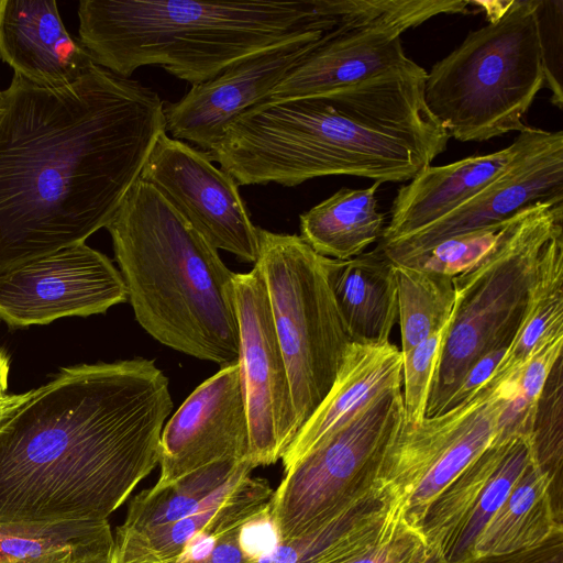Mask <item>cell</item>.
I'll return each instance as SVG.
<instances>
[{"instance_id": "42", "label": "cell", "mask_w": 563, "mask_h": 563, "mask_svg": "<svg viewBox=\"0 0 563 563\" xmlns=\"http://www.w3.org/2000/svg\"><path fill=\"white\" fill-rule=\"evenodd\" d=\"M96 563H120V562H119L117 552L113 549V551L111 553H109L108 555L99 559Z\"/></svg>"}, {"instance_id": "38", "label": "cell", "mask_w": 563, "mask_h": 563, "mask_svg": "<svg viewBox=\"0 0 563 563\" xmlns=\"http://www.w3.org/2000/svg\"><path fill=\"white\" fill-rule=\"evenodd\" d=\"M465 563H563V532L552 536L543 544L530 550L472 558Z\"/></svg>"}, {"instance_id": "1", "label": "cell", "mask_w": 563, "mask_h": 563, "mask_svg": "<svg viewBox=\"0 0 563 563\" xmlns=\"http://www.w3.org/2000/svg\"><path fill=\"white\" fill-rule=\"evenodd\" d=\"M158 93L98 65L0 91V273L106 228L166 132Z\"/></svg>"}, {"instance_id": "3", "label": "cell", "mask_w": 563, "mask_h": 563, "mask_svg": "<svg viewBox=\"0 0 563 563\" xmlns=\"http://www.w3.org/2000/svg\"><path fill=\"white\" fill-rule=\"evenodd\" d=\"M426 77L415 63L333 91L264 101L234 119L207 154L239 185L409 181L450 139L426 106Z\"/></svg>"}, {"instance_id": "41", "label": "cell", "mask_w": 563, "mask_h": 563, "mask_svg": "<svg viewBox=\"0 0 563 563\" xmlns=\"http://www.w3.org/2000/svg\"><path fill=\"white\" fill-rule=\"evenodd\" d=\"M9 376V358L0 351V398L7 395Z\"/></svg>"}, {"instance_id": "30", "label": "cell", "mask_w": 563, "mask_h": 563, "mask_svg": "<svg viewBox=\"0 0 563 563\" xmlns=\"http://www.w3.org/2000/svg\"><path fill=\"white\" fill-rule=\"evenodd\" d=\"M562 357L552 368L539 399L531 434L532 460L550 478L555 505L563 510Z\"/></svg>"}, {"instance_id": "25", "label": "cell", "mask_w": 563, "mask_h": 563, "mask_svg": "<svg viewBox=\"0 0 563 563\" xmlns=\"http://www.w3.org/2000/svg\"><path fill=\"white\" fill-rule=\"evenodd\" d=\"M562 519L551 481L532 460L485 526L472 558L537 548L563 532Z\"/></svg>"}, {"instance_id": "34", "label": "cell", "mask_w": 563, "mask_h": 563, "mask_svg": "<svg viewBox=\"0 0 563 563\" xmlns=\"http://www.w3.org/2000/svg\"><path fill=\"white\" fill-rule=\"evenodd\" d=\"M540 40L544 66V76L551 90V101L562 109V34H563V1L536 0Z\"/></svg>"}, {"instance_id": "9", "label": "cell", "mask_w": 563, "mask_h": 563, "mask_svg": "<svg viewBox=\"0 0 563 563\" xmlns=\"http://www.w3.org/2000/svg\"><path fill=\"white\" fill-rule=\"evenodd\" d=\"M404 420L401 385H396L287 468L269 500L282 541L320 527L373 487L382 456Z\"/></svg>"}, {"instance_id": "2", "label": "cell", "mask_w": 563, "mask_h": 563, "mask_svg": "<svg viewBox=\"0 0 563 563\" xmlns=\"http://www.w3.org/2000/svg\"><path fill=\"white\" fill-rule=\"evenodd\" d=\"M172 409L152 360L63 368L0 424V523L107 520L159 463Z\"/></svg>"}, {"instance_id": "37", "label": "cell", "mask_w": 563, "mask_h": 563, "mask_svg": "<svg viewBox=\"0 0 563 563\" xmlns=\"http://www.w3.org/2000/svg\"><path fill=\"white\" fill-rule=\"evenodd\" d=\"M508 347L488 351L478 357L465 372L442 412L450 410L476 395L492 378Z\"/></svg>"}, {"instance_id": "43", "label": "cell", "mask_w": 563, "mask_h": 563, "mask_svg": "<svg viewBox=\"0 0 563 563\" xmlns=\"http://www.w3.org/2000/svg\"><path fill=\"white\" fill-rule=\"evenodd\" d=\"M424 563H443V561L435 552L431 551L428 560Z\"/></svg>"}, {"instance_id": "5", "label": "cell", "mask_w": 563, "mask_h": 563, "mask_svg": "<svg viewBox=\"0 0 563 563\" xmlns=\"http://www.w3.org/2000/svg\"><path fill=\"white\" fill-rule=\"evenodd\" d=\"M106 229L141 327L187 355L238 362L234 273L218 250L140 177Z\"/></svg>"}, {"instance_id": "27", "label": "cell", "mask_w": 563, "mask_h": 563, "mask_svg": "<svg viewBox=\"0 0 563 563\" xmlns=\"http://www.w3.org/2000/svg\"><path fill=\"white\" fill-rule=\"evenodd\" d=\"M244 461L217 462L163 488L142 490L131 500L115 537L147 531L190 515L222 487Z\"/></svg>"}, {"instance_id": "17", "label": "cell", "mask_w": 563, "mask_h": 563, "mask_svg": "<svg viewBox=\"0 0 563 563\" xmlns=\"http://www.w3.org/2000/svg\"><path fill=\"white\" fill-rule=\"evenodd\" d=\"M249 445L244 385L235 362L201 383L163 428L161 472L152 488L217 462L247 460Z\"/></svg>"}, {"instance_id": "14", "label": "cell", "mask_w": 563, "mask_h": 563, "mask_svg": "<svg viewBox=\"0 0 563 563\" xmlns=\"http://www.w3.org/2000/svg\"><path fill=\"white\" fill-rule=\"evenodd\" d=\"M126 300L121 273L86 243L0 273V319L11 327L103 313Z\"/></svg>"}, {"instance_id": "23", "label": "cell", "mask_w": 563, "mask_h": 563, "mask_svg": "<svg viewBox=\"0 0 563 563\" xmlns=\"http://www.w3.org/2000/svg\"><path fill=\"white\" fill-rule=\"evenodd\" d=\"M401 510L376 483L338 515L249 563H339L376 543L400 521Z\"/></svg>"}, {"instance_id": "40", "label": "cell", "mask_w": 563, "mask_h": 563, "mask_svg": "<svg viewBox=\"0 0 563 563\" xmlns=\"http://www.w3.org/2000/svg\"><path fill=\"white\" fill-rule=\"evenodd\" d=\"M34 394V390L22 394H7L0 398V424L25 404Z\"/></svg>"}, {"instance_id": "16", "label": "cell", "mask_w": 563, "mask_h": 563, "mask_svg": "<svg viewBox=\"0 0 563 563\" xmlns=\"http://www.w3.org/2000/svg\"><path fill=\"white\" fill-rule=\"evenodd\" d=\"M531 461V437L493 442L432 499L415 529L443 563H465Z\"/></svg>"}, {"instance_id": "22", "label": "cell", "mask_w": 563, "mask_h": 563, "mask_svg": "<svg viewBox=\"0 0 563 563\" xmlns=\"http://www.w3.org/2000/svg\"><path fill=\"white\" fill-rule=\"evenodd\" d=\"M401 351L393 343L349 345L336 378L282 457L289 468L384 390L401 385Z\"/></svg>"}, {"instance_id": "31", "label": "cell", "mask_w": 563, "mask_h": 563, "mask_svg": "<svg viewBox=\"0 0 563 563\" xmlns=\"http://www.w3.org/2000/svg\"><path fill=\"white\" fill-rule=\"evenodd\" d=\"M517 217L450 236L421 252L407 254L390 262L453 278L481 262L497 245Z\"/></svg>"}, {"instance_id": "29", "label": "cell", "mask_w": 563, "mask_h": 563, "mask_svg": "<svg viewBox=\"0 0 563 563\" xmlns=\"http://www.w3.org/2000/svg\"><path fill=\"white\" fill-rule=\"evenodd\" d=\"M109 542H113V536L108 520L46 525L0 523V563L65 548Z\"/></svg>"}, {"instance_id": "11", "label": "cell", "mask_w": 563, "mask_h": 563, "mask_svg": "<svg viewBox=\"0 0 563 563\" xmlns=\"http://www.w3.org/2000/svg\"><path fill=\"white\" fill-rule=\"evenodd\" d=\"M470 0H364L361 9L325 32L265 101L345 88L412 66L400 35L439 14L470 13Z\"/></svg>"}, {"instance_id": "20", "label": "cell", "mask_w": 563, "mask_h": 563, "mask_svg": "<svg viewBox=\"0 0 563 563\" xmlns=\"http://www.w3.org/2000/svg\"><path fill=\"white\" fill-rule=\"evenodd\" d=\"M245 460L231 478L190 515L172 523L114 538L120 563H169L197 536L223 532L264 509L273 495L269 483L252 477Z\"/></svg>"}, {"instance_id": "39", "label": "cell", "mask_w": 563, "mask_h": 563, "mask_svg": "<svg viewBox=\"0 0 563 563\" xmlns=\"http://www.w3.org/2000/svg\"><path fill=\"white\" fill-rule=\"evenodd\" d=\"M114 549V542L93 543L51 551L8 563H96Z\"/></svg>"}, {"instance_id": "35", "label": "cell", "mask_w": 563, "mask_h": 563, "mask_svg": "<svg viewBox=\"0 0 563 563\" xmlns=\"http://www.w3.org/2000/svg\"><path fill=\"white\" fill-rule=\"evenodd\" d=\"M431 550L405 520L373 545L339 563H424Z\"/></svg>"}, {"instance_id": "24", "label": "cell", "mask_w": 563, "mask_h": 563, "mask_svg": "<svg viewBox=\"0 0 563 563\" xmlns=\"http://www.w3.org/2000/svg\"><path fill=\"white\" fill-rule=\"evenodd\" d=\"M329 280L352 343H389L398 318L394 264L376 246L346 261L330 260Z\"/></svg>"}, {"instance_id": "18", "label": "cell", "mask_w": 563, "mask_h": 563, "mask_svg": "<svg viewBox=\"0 0 563 563\" xmlns=\"http://www.w3.org/2000/svg\"><path fill=\"white\" fill-rule=\"evenodd\" d=\"M328 32V31H327ZM325 32L316 31L242 58L214 78L164 103L165 131L200 151H211L228 125L264 102Z\"/></svg>"}, {"instance_id": "7", "label": "cell", "mask_w": 563, "mask_h": 563, "mask_svg": "<svg viewBox=\"0 0 563 563\" xmlns=\"http://www.w3.org/2000/svg\"><path fill=\"white\" fill-rule=\"evenodd\" d=\"M474 2L488 23L471 31L424 80L428 110L460 142L523 130L545 81L536 0Z\"/></svg>"}, {"instance_id": "32", "label": "cell", "mask_w": 563, "mask_h": 563, "mask_svg": "<svg viewBox=\"0 0 563 563\" xmlns=\"http://www.w3.org/2000/svg\"><path fill=\"white\" fill-rule=\"evenodd\" d=\"M560 336H563V284L534 302L489 380L509 378L541 347Z\"/></svg>"}, {"instance_id": "4", "label": "cell", "mask_w": 563, "mask_h": 563, "mask_svg": "<svg viewBox=\"0 0 563 563\" xmlns=\"http://www.w3.org/2000/svg\"><path fill=\"white\" fill-rule=\"evenodd\" d=\"M350 9V0H81L79 42L118 76L158 66L196 86L252 54L332 30Z\"/></svg>"}, {"instance_id": "28", "label": "cell", "mask_w": 563, "mask_h": 563, "mask_svg": "<svg viewBox=\"0 0 563 563\" xmlns=\"http://www.w3.org/2000/svg\"><path fill=\"white\" fill-rule=\"evenodd\" d=\"M401 352L441 330L451 319L455 289L452 277L394 264Z\"/></svg>"}, {"instance_id": "8", "label": "cell", "mask_w": 563, "mask_h": 563, "mask_svg": "<svg viewBox=\"0 0 563 563\" xmlns=\"http://www.w3.org/2000/svg\"><path fill=\"white\" fill-rule=\"evenodd\" d=\"M256 265L287 366L298 431L330 391L351 344L329 280V257L300 235L258 228Z\"/></svg>"}, {"instance_id": "33", "label": "cell", "mask_w": 563, "mask_h": 563, "mask_svg": "<svg viewBox=\"0 0 563 563\" xmlns=\"http://www.w3.org/2000/svg\"><path fill=\"white\" fill-rule=\"evenodd\" d=\"M450 321L438 332L402 355L405 420L418 424L426 419L431 385Z\"/></svg>"}, {"instance_id": "13", "label": "cell", "mask_w": 563, "mask_h": 563, "mask_svg": "<svg viewBox=\"0 0 563 563\" xmlns=\"http://www.w3.org/2000/svg\"><path fill=\"white\" fill-rule=\"evenodd\" d=\"M140 178L152 185L214 249L245 263L258 256V228L253 224L239 184L216 167L207 152L162 133Z\"/></svg>"}, {"instance_id": "36", "label": "cell", "mask_w": 563, "mask_h": 563, "mask_svg": "<svg viewBox=\"0 0 563 563\" xmlns=\"http://www.w3.org/2000/svg\"><path fill=\"white\" fill-rule=\"evenodd\" d=\"M238 542L247 563L267 555L282 542L269 504L241 525Z\"/></svg>"}, {"instance_id": "6", "label": "cell", "mask_w": 563, "mask_h": 563, "mask_svg": "<svg viewBox=\"0 0 563 563\" xmlns=\"http://www.w3.org/2000/svg\"><path fill=\"white\" fill-rule=\"evenodd\" d=\"M452 280L455 303L426 418L442 412L478 357L509 347L534 302L563 284V201L522 211L481 262Z\"/></svg>"}, {"instance_id": "21", "label": "cell", "mask_w": 563, "mask_h": 563, "mask_svg": "<svg viewBox=\"0 0 563 563\" xmlns=\"http://www.w3.org/2000/svg\"><path fill=\"white\" fill-rule=\"evenodd\" d=\"M520 146L519 134L505 148L441 165H429L398 188L380 243L409 235L445 217L503 173Z\"/></svg>"}, {"instance_id": "10", "label": "cell", "mask_w": 563, "mask_h": 563, "mask_svg": "<svg viewBox=\"0 0 563 563\" xmlns=\"http://www.w3.org/2000/svg\"><path fill=\"white\" fill-rule=\"evenodd\" d=\"M514 389V376L488 382L450 410L418 424L404 420L382 456L375 483L410 527L416 528L432 499L493 443Z\"/></svg>"}, {"instance_id": "19", "label": "cell", "mask_w": 563, "mask_h": 563, "mask_svg": "<svg viewBox=\"0 0 563 563\" xmlns=\"http://www.w3.org/2000/svg\"><path fill=\"white\" fill-rule=\"evenodd\" d=\"M0 59L49 87L69 85L96 65L66 31L54 0H0Z\"/></svg>"}, {"instance_id": "12", "label": "cell", "mask_w": 563, "mask_h": 563, "mask_svg": "<svg viewBox=\"0 0 563 563\" xmlns=\"http://www.w3.org/2000/svg\"><path fill=\"white\" fill-rule=\"evenodd\" d=\"M239 364L255 468L276 463L298 432L287 366L276 334L264 278L256 265L233 276Z\"/></svg>"}, {"instance_id": "26", "label": "cell", "mask_w": 563, "mask_h": 563, "mask_svg": "<svg viewBox=\"0 0 563 563\" xmlns=\"http://www.w3.org/2000/svg\"><path fill=\"white\" fill-rule=\"evenodd\" d=\"M382 184L364 189L341 188L300 214V236L318 254L346 261L379 241L386 227L376 198Z\"/></svg>"}, {"instance_id": "15", "label": "cell", "mask_w": 563, "mask_h": 563, "mask_svg": "<svg viewBox=\"0 0 563 563\" xmlns=\"http://www.w3.org/2000/svg\"><path fill=\"white\" fill-rule=\"evenodd\" d=\"M506 169L477 195L435 222L378 247L390 260L450 236L510 220L539 202L563 201V132L527 125Z\"/></svg>"}]
</instances>
